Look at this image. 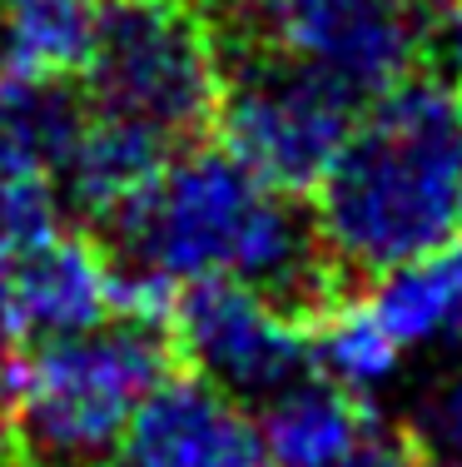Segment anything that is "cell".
I'll return each mask as SVG.
<instances>
[{
	"mask_svg": "<svg viewBox=\"0 0 462 467\" xmlns=\"http://www.w3.org/2000/svg\"><path fill=\"white\" fill-rule=\"evenodd\" d=\"M427 467H462V368L433 388L417 422H408Z\"/></svg>",
	"mask_w": 462,
	"mask_h": 467,
	"instance_id": "2e32d148",
	"label": "cell"
},
{
	"mask_svg": "<svg viewBox=\"0 0 462 467\" xmlns=\"http://www.w3.org/2000/svg\"><path fill=\"white\" fill-rule=\"evenodd\" d=\"M60 229V194L50 174L0 154V264Z\"/></svg>",
	"mask_w": 462,
	"mask_h": 467,
	"instance_id": "9a60e30c",
	"label": "cell"
},
{
	"mask_svg": "<svg viewBox=\"0 0 462 467\" xmlns=\"http://www.w3.org/2000/svg\"><path fill=\"white\" fill-rule=\"evenodd\" d=\"M115 314V264L95 234L50 229L0 264V318L20 343L70 338Z\"/></svg>",
	"mask_w": 462,
	"mask_h": 467,
	"instance_id": "9c48e42d",
	"label": "cell"
},
{
	"mask_svg": "<svg viewBox=\"0 0 462 467\" xmlns=\"http://www.w3.org/2000/svg\"><path fill=\"white\" fill-rule=\"evenodd\" d=\"M368 422H373V408L358 393L313 373L263 403L259 432L273 467H313L334 458V452H344Z\"/></svg>",
	"mask_w": 462,
	"mask_h": 467,
	"instance_id": "7c38bea8",
	"label": "cell"
},
{
	"mask_svg": "<svg viewBox=\"0 0 462 467\" xmlns=\"http://www.w3.org/2000/svg\"><path fill=\"white\" fill-rule=\"evenodd\" d=\"M169 150L174 144L149 135L145 125L105 115V109L90 105V115L80 119L75 140L65 144V154L55 160L50 184H55V194H60V204H70L85 224L100 234L159 180Z\"/></svg>",
	"mask_w": 462,
	"mask_h": 467,
	"instance_id": "30bf717a",
	"label": "cell"
},
{
	"mask_svg": "<svg viewBox=\"0 0 462 467\" xmlns=\"http://www.w3.org/2000/svg\"><path fill=\"white\" fill-rule=\"evenodd\" d=\"M358 109L363 105L344 85L318 70L239 50L219 55V105L209 135L269 189L308 199L344 150Z\"/></svg>",
	"mask_w": 462,
	"mask_h": 467,
	"instance_id": "8992f818",
	"label": "cell"
},
{
	"mask_svg": "<svg viewBox=\"0 0 462 467\" xmlns=\"http://www.w3.org/2000/svg\"><path fill=\"white\" fill-rule=\"evenodd\" d=\"M308 328L313 324L234 279L184 284L169 304V343L180 368L259 408L318 373Z\"/></svg>",
	"mask_w": 462,
	"mask_h": 467,
	"instance_id": "52a82bcc",
	"label": "cell"
},
{
	"mask_svg": "<svg viewBox=\"0 0 462 467\" xmlns=\"http://www.w3.org/2000/svg\"><path fill=\"white\" fill-rule=\"evenodd\" d=\"M313 467H427V462H423V448H417L408 422H383L373 413V422L344 452H334V458H323Z\"/></svg>",
	"mask_w": 462,
	"mask_h": 467,
	"instance_id": "e0dca14e",
	"label": "cell"
},
{
	"mask_svg": "<svg viewBox=\"0 0 462 467\" xmlns=\"http://www.w3.org/2000/svg\"><path fill=\"white\" fill-rule=\"evenodd\" d=\"M20 378H26V343L0 318V467H15V413H20Z\"/></svg>",
	"mask_w": 462,
	"mask_h": 467,
	"instance_id": "ac0fdd59",
	"label": "cell"
},
{
	"mask_svg": "<svg viewBox=\"0 0 462 467\" xmlns=\"http://www.w3.org/2000/svg\"><path fill=\"white\" fill-rule=\"evenodd\" d=\"M95 239L115 274L169 288L234 279L303 324L358 294L328 254L313 209L299 194L269 189L219 144L169 154L159 180Z\"/></svg>",
	"mask_w": 462,
	"mask_h": 467,
	"instance_id": "6da1fadb",
	"label": "cell"
},
{
	"mask_svg": "<svg viewBox=\"0 0 462 467\" xmlns=\"http://www.w3.org/2000/svg\"><path fill=\"white\" fill-rule=\"evenodd\" d=\"M109 467H273L259 418L200 373L174 368L145 393Z\"/></svg>",
	"mask_w": 462,
	"mask_h": 467,
	"instance_id": "ba28073f",
	"label": "cell"
},
{
	"mask_svg": "<svg viewBox=\"0 0 462 467\" xmlns=\"http://www.w3.org/2000/svg\"><path fill=\"white\" fill-rule=\"evenodd\" d=\"M433 55L443 60V70H447L443 80L462 95V0H457V5H443V16H437Z\"/></svg>",
	"mask_w": 462,
	"mask_h": 467,
	"instance_id": "d6986e66",
	"label": "cell"
},
{
	"mask_svg": "<svg viewBox=\"0 0 462 467\" xmlns=\"http://www.w3.org/2000/svg\"><path fill=\"white\" fill-rule=\"evenodd\" d=\"M358 294L403 353L462 343V234L408 264L383 269Z\"/></svg>",
	"mask_w": 462,
	"mask_h": 467,
	"instance_id": "8fae6325",
	"label": "cell"
},
{
	"mask_svg": "<svg viewBox=\"0 0 462 467\" xmlns=\"http://www.w3.org/2000/svg\"><path fill=\"white\" fill-rule=\"evenodd\" d=\"M174 368L169 324L135 314L36 343L20 378L15 467H109L135 408Z\"/></svg>",
	"mask_w": 462,
	"mask_h": 467,
	"instance_id": "3957f363",
	"label": "cell"
},
{
	"mask_svg": "<svg viewBox=\"0 0 462 467\" xmlns=\"http://www.w3.org/2000/svg\"><path fill=\"white\" fill-rule=\"evenodd\" d=\"M100 5L105 0H0V70L50 80L80 75Z\"/></svg>",
	"mask_w": 462,
	"mask_h": 467,
	"instance_id": "4fadbf2b",
	"label": "cell"
},
{
	"mask_svg": "<svg viewBox=\"0 0 462 467\" xmlns=\"http://www.w3.org/2000/svg\"><path fill=\"white\" fill-rule=\"evenodd\" d=\"M219 55L263 50L344 85L358 105L388 95L433 55L443 0H194Z\"/></svg>",
	"mask_w": 462,
	"mask_h": 467,
	"instance_id": "277c9868",
	"label": "cell"
},
{
	"mask_svg": "<svg viewBox=\"0 0 462 467\" xmlns=\"http://www.w3.org/2000/svg\"><path fill=\"white\" fill-rule=\"evenodd\" d=\"M313 368L318 378L348 388V393L368 398L373 388H383L403 363V348L383 333V324L368 314L363 294L338 298L328 314L313 318Z\"/></svg>",
	"mask_w": 462,
	"mask_h": 467,
	"instance_id": "5bb4252c",
	"label": "cell"
},
{
	"mask_svg": "<svg viewBox=\"0 0 462 467\" xmlns=\"http://www.w3.org/2000/svg\"><path fill=\"white\" fill-rule=\"evenodd\" d=\"M80 75L95 109L164 144H194L214 125L219 60L194 0H105Z\"/></svg>",
	"mask_w": 462,
	"mask_h": 467,
	"instance_id": "5b68a950",
	"label": "cell"
},
{
	"mask_svg": "<svg viewBox=\"0 0 462 467\" xmlns=\"http://www.w3.org/2000/svg\"><path fill=\"white\" fill-rule=\"evenodd\" d=\"M313 194L318 234L354 288L457 239L462 95L417 70L368 99Z\"/></svg>",
	"mask_w": 462,
	"mask_h": 467,
	"instance_id": "7a4b0ae2",
	"label": "cell"
}]
</instances>
